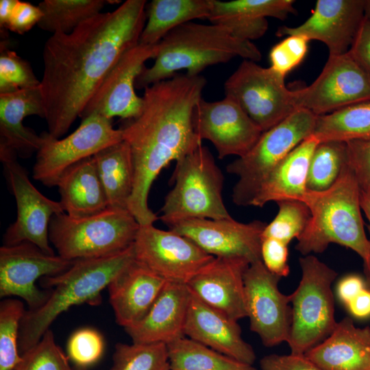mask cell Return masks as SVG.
<instances>
[{"instance_id": "obj_10", "label": "cell", "mask_w": 370, "mask_h": 370, "mask_svg": "<svg viewBox=\"0 0 370 370\" xmlns=\"http://www.w3.org/2000/svg\"><path fill=\"white\" fill-rule=\"evenodd\" d=\"M272 68L244 60L224 84L225 97L236 101L262 132L293 113V90Z\"/></svg>"}, {"instance_id": "obj_44", "label": "cell", "mask_w": 370, "mask_h": 370, "mask_svg": "<svg viewBox=\"0 0 370 370\" xmlns=\"http://www.w3.org/2000/svg\"><path fill=\"white\" fill-rule=\"evenodd\" d=\"M288 245L272 238H262L261 260L272 273L282 278L289 274Z\"/></svg>"}, {"instance_id": "obj_27", "label": "cell", "mask_w": 370, "mask_h": 370, "mask_svg": "<svg viewBox=\"0 0 370 370\" xmlns=\"http://www.w3.org/2000/svg\"><path fill=\"white\" fill-rule=\"evenodd\" d=\"M305 355L323 370H370V327H356L346 317Z\"/></svg>"}, {"instance_id": "obj_19", "label": "cell", "mask_w": 370, "mask_h": 370, "mask_svg": "<svg viewBox=\"0 0 370 370\" xmlns=\"http://www.w3.org/2000/svg\"><path fill=\"white\" fill-rule=\"evenodd\" d=\"M267 223H242L232 217L190 219L169 225V230L191 240L214 257L242 258L250 264L261 260L262 234Z\"/></svg>"}, {"instance_id": "obj_31", "label": "cell", "mask_w": 370, "mask_h": 370, "mask_svg": "<svg viewBox=\"0 0 370 370\" xmlns=\"http://www.w3.org/2000/svg\"><path fill=\"white\" fill-rule=\"evenodd\" d=\"M214 0H153L139 44L156 45L171 30L197 18H208Z\"/></svg>"}, {"instance_id": "obj_52", "label": "cell", "mask_w": 370, "mask_h": 370, "mask_svg": "<svg viewBox=\"0 0 370 370\" xmlns=\"http://www.w3.org/2000/svg\"><path fill=\"white\" fill-rule=\"evenodd\" d=\"M365 17L370 21V0H365Z\"/></svg>"}, {"instance_id": "obj_38", "label": "cell", "mask_w": 370, "mask_h": 370, "mask_svg": "<svg viewBox=\"0 0 370 370\" xmlns=\"http://www.w3.org/2000/svg\"><path fill=\"white\" fill-rule=\"evenodd\" d=\"M277 204L278 212L267 224L262 238H272L288 245L304 231L310 219V211L304 202L299 200H282Z\"/></svg>"}, {"instance_id": "obj_35", "label": "cell", "mask_w": 370, "mask_h": 370, "mask_svg": "<svg viewBox=\"0 0 370 370\" xmlns=\"http://www.w3.org/2000/svg\"><path fill=\"white\" fill-rule=\"evenodd\" d=\"M345 143L329 141L319 143L310 160L307 188L321 191L330 188L337 180L347 162Z\"/></svg>"}, {"instance_id": "obj_20", "label": "cell", "mask_w": 370, "mask_h": 370, "mask_svg": "<svg viewBox=\"0 0 370 370\" xmlns=\"http://www.w3.org/2000/svg\"><path fill=\"white\" fill-rule=\"evenodd\" d=\"M365 17V0H318L311 16L295 27H280L276 35H299L328 47L329 56L347 53Z\"/></svg>"}, {"instance_id": "obj_51", "label": "cell", "mask_w": 370, "mask_h": 370, "mask_svg": "<svg viewBox=\"0 0 370 370\" xmlns=\"http://www.w3.org/2000/svg\"><path fill=\"white\" fill-rule=\"evenodd\" d=\"M360 204L362 210L368 221V230L370 234V194L361 191ZM367 284L370 290V273L367 275Z\"/></svg>"}, {"instance_id": "obj_11", "label": "cell", "mask_w": 370, "mask_h": 370, "mask_svg": "<svg viewBox=\"0 0 370 370\" xmlns=\"http://www.w3.org/2000/svg\"><path fill=\"white\" fill-rule=\"evenodd\" d=\"M40 136L33 178L48 187L56 186L61 175L73 165L123 140L122 130L115 129L112 119L99 114L82 119L79 126L62 139L48 132Z\"/></svg>"}, {"instance_id": "obj_29", "label": "cell", "mask_w": 370, "mask_h": 370, "mask_svg": "<svg viewBox=\"0 0 370 370\" xmlns=\"http://www.w3.org/2000/svg\"><path fill=\"white\" fill-rule=\"evenodd\" d=\"M56 186L64 212L70 217H88L108 207L93 156L65 171Z\"/></svg>"}, {"instance_id": "obj_47", "label": "cell", "mask_w": 370, "mask_h": 370, "mask_svg": "<svg viewBox=\"0 0 370 370\" xmlns=\"http://www.w3.org/2000/svg\"><path fill=\"white\" fill-rule=\"evenodd\" d=\"M349 52L370 75V21L364 17Z\"/></svg>"}, {"instance_id": "obj_4", "label": "cell", "mask_w": 370, "mask_h": 370, "mask_svg": "<svg viewBox=\"0 0 370 370\" xmlns=\"http://www.w3.org/2000/svg\"><path fill=\"white\" fill-rule=\"evenodd\" d=\"M135 259L133 244L112 256L75 260L64 272L42 278L40 285L50 295L41 307L25 311L19 328L20 355L36 345L53 321L71 306L99 305L101 291Z\"/></svg>"}, {"instance_id": "obj_3", "label": "cell", "mask_w": 370, "mask_h": 370, "mask_svg": "<svg viewBox=\"0 0 370 370\" xmlns=\"http://www.w3.org/2000/svg\"><path fill=\"white\" fill-rule=\"evenodd\" d=\"M361 190L347 160L336 182L321 191L308 190L302 201L310 219L297 238L295 249L303 256L323 252L331 243L351 249L370 273V240L364 227Z\"/></svg>"}, {"instance_id": "obj_39", "label": "cell", "mask_w": 370, "mask_h": 370, "mask_svg": "<svg viewBox=\"0 0 370 370\" xmlns=\"http://www.w3.org/2000/svg\"><path fill=\"white\" fill-rule=\"evenodd\" d=\"M40 84L29 63L1 42L0 94L35 88Z\"/></svg>"}, {"instance_id": "obj_42", "label": "cell", "mask_w": 370, "mask_h": 370, "mask_svg": "<svg viewBox=\"0 0 370 370\" xmlns=\"http://www.w3.org/2000/svg\"><path fill=\"white\" fill-rule=\"evenodd\" d=\"M308 42L306 38L299 35L287 36L271 49L269 55L270 67L286 77L305 58Z\"/></svg>"}, {"instance_id": "obj_30", "label": "cell", "mask_w": 370, "mask_h": 370, "mask_svg": "<svg viewBox=\"0 0 370 370\" xmlns=\"http://www.w3.org/2000/svg\"><path fill=\"white\" fill-rule=\"evenodd\" d=\"M93 158L108 207L127 210L134 180L129 145L122 140L101 149Z\"/></svg>"}, {"instance_id": "obj_45", "label": "cell", "mask_w": 370, "mask_h": 370, "mask_svg": "<svg viewBox=\"0 0 370 370\" xmlns=\"http://www.w3.org/2000/svg\"><path fill=\"white\" fill-rule=\"evenodd\" d=\"M261 370H323L305 354H269L260 360Z\"/></svg>"}, {"instance_id": "obj_26", "label": "cell", "mask_w": 370, "mask_h": 370, "mask_svg": "<svg viewBox=\"0 0 370 370\" xmlns=\"http://www.w3.org/2000/svg\"><path fill=\"white\" fill-rule=\"evenodd\" d=\"M293 0H214L208 18L227 27L235 37L251 41L261 38L268 29L267 17L284 20L295 14Z\"/></svg>"}, {"instance_id": "obj_18", "label": "cell", "mask_w": 370, "mask_h": 370, "mask_svg": "<svg viewBox=\"0 0 370 370\" xmlns=\"http://www.w3.org/2000/svg\"><path fill=\"white\" fill-rule=\"evenodd\" d=\"M193 125L201 140L212 143L220 159L245 156L262 133L240 106L228 97L215 101L201 98L194 109Z\"/></svg>"}, {"instance_id": "obj_36", "label": "cell", "mask_w": 370, "mask_h": 370, "mask_svg": "<svg viewBox=\"0 0 370 370\" xmlns=\"http://www.w3.org/2000/svg\"><path fill=\"white\" fill-rule=\"evenodd\" d=\"M110 370H170L166 344L119 343Z\"/></svg>"}, {"instance_id": "obj_21", "label": "cell", "mask_w": 370, "mask_h": 370, "mask_svg": "<svg viewBox=\"0 0 370 370\" xmlns=\"http://www.w3.org/2000/svg\"><path fill=\"white\" fill-rule=\"evenodd\" d=\"M249 264L242 258L214 257L186 285L202 301L238 321L247 317L244 275Z\"/></svg>"}, {"instance_id": "obj_14", "label": "cell", "mask_w": 370, "mask_h": 370, "mask_svg": "<svg viewBox=\"0 0 370 370\" xmlns=\"http://www.w3.org/2000/svg\"><path fill=\"white\" fill-rule=\"evenodd\" d=\"M134 249L136 260L166 282L184 284L214 258L186 236L153 224L140 225Z\"/></svg>"}, {"instance_id": "obj_7", "label": "cell", "mask_w": 370, "mask_h": 370, "mask_svg": "<svg viewBox=\"0 0 370 370\" xmlns=\"http://www.w3.org/2000/svg\"><path fill=\"white\" fill-rule=\"evenodd\" d=\"M172 180L160 217L168 226L190 219L232 218L223 199V174L207 147L201 145L176 161Z\"/></svg>"}, {"instance_id": "obj_25", "label": "cell", "mask_w": 370, "mask_h": 370, "mask_svg": "<svg viewBox=\"0 0 370 370\" xmlns=\"http://www.w3.org/2000/svg\"><path fill=\"white\" fill-rule=\"evenodd\" d=\"M190 299L186 284L166 282L146 315L124 330L132 343L167 344L182 338Z\"/></svg>"}, {"instance_id": "obj_1", "label": "cell", "mask_w": 370, "mask_h": 370, "mask_svg": "<svg viewBox=\"0 0 370 370\" xmlns=\"http://www.w3.org/2000/svg\"><path fill=\"white\" fill-rule=\"evenodd\" d=\"M145 8V0H127L47 39L40 88L51 136L60 138L68 132L121 57L138 44Z\"/></svg>"}, {"instance_id": "obj_23", "label": "cell", "mask_w": 370, "mask_h": 370, "mask_svg": "<svg viewBox=\"0 0 370 370\" xmlns=\"http://www.w3.org/2000/svg\"><path fill=\"white\" fill-rule=\"evenodd\" d=\"M30 115L45 118L40 86L0 94V159L30 157L37 152L40 136L23 124Z\"/></svg>"}, {"instance_id": "obj_33", "label": "cell", "mask_w": 370, "mask_h": 370, "mask_svg": "<svg viewBox=\"0 0 370 370\" xmlns=\"http://www.w3.org/2000/svg\"><path fill=\"white\" fill-rule=\"evenodd\" d=\"M170 370H256L184 336L166 344Z\"/></svg>"}, {"instance_id": "obj_37", "label": "cell", "mask_w": 370, "mask_h": 370, "mask_svg": "<svg viewBox=\"0 0 370 370\" xmlns=\"http://www.w3.org/2000/svg\"><path fill=\"white\" fill-rule=\"evenodd\" d=\"M25 311L18 299H6L0 304V370H16L21 362L19 328Z\"/></svg>"}, {"instance_id": "obj_43", "label": "cell", "mask_w": 370, "mask_h": 370, "mask_svg": "<svg viewBox=\"0 0 370 370\" xmlns=\"http://www.w3.org/2000/svg\"><path fill=\"white\" fill-rule=\"evenodd\" d=\"M347 145V164L361 191L370 194V138L352 140Z\"/></svg>"}, {"instance_id": "obj_50", "label": "cell", "mask_w": 370, "mask_h": 370, "mask_svg": "<svg viewBox=\"0 0 370 370\" xmlns=\"http://www.w3.org/2000/svg\"><path fill=\"white\" fill-rule=\"evenodd\" d=\"M18 0L0 1V27L1 29H7L10 16Z\"/></svg>"}, {"instance_id": "obj_40", "label": "cell", "mask_w": 370, "mask_h": 370, "mask_svg": "<svg viewBox=\"0 0 370 370\" xmlns=\"http://www.w3.org/2000/svg\"><path fill=\"white\" fill-rule=\"evenodd\" d=\"M68 359L49 329L36 345L21 355L16 370H73Z\"/></svg>"}, {"instance_id": "obj_6", "label": "cell", "mask_w": 370, "mask_h": 370, "mask_svg": "<svg viewBox=\"0 0 370 370\" xmlns=\"http://www.w3.org/2000/svg\"><path fill=\"white\" fill-rule=\"evenodd\" d=\"M140 225L127 210L108 207L97 214L75 218L65 212L52 217L49 241L58 256L69 260L112 256L132 246Z\"/></svg>"}, {"instance_id": "obj_49", "label": "cell", "mask_w": 370, "mask_h": 370, "mask_svg": "<svg viewBox=\"0 0 370 370\" xmlns=\"http://www.w3.org/2000/svg\"><path fill=\"white\" fill-rule=\"evenodd\" d=\"M346 307L350 313L357 318H367L370 316V290L363 288Z\"/></svg>"}, {"instance_id": "obj_9", "label": "cell", "mask_w": 370, "mask_h": 370, "mask_svg": "<svg viewBox=\"0 0 370 370\" xmlns=\"http://www.w3.org/2000/svg\"><path fill=\"white\" fill-rule=\"evenodd\" d=\"M317 116L297 108L271 129L262 133L254 146L226 166L238 177L232 189V201L249 206L271 172L303 140L312 135Z\"/></svg>"}, {"instance_id": "obj_48", "label": "cell", "mask_w": 370, "mask_h": 370, "mask_svg": "<svg viewBox=\"0 0 370 370\" xmlns=\"http://www.w3.org/2000/svg\"><path fill=\"white\" fill-rule=\"evenodd\" d=\"M365 288L364 282L356 275H349L338 283L337 293L340 300L346 306Z\"/></svg>"}, {"instance_id": "obj_15", "label": "cell", "mask_w": 370, "mask_h": 370, "mask_svg": "<svg viewBox=\"0 0 370 370\" xmlns=\"http://www.w3.org/2000/svg\"><path fill=\"white\" fill-rule=\"evenodd\" d=\"M280 279L271 273L262 260L250 264L244 275L245 308L250 330L269 347L287 343L291 330V296L280 291Z\"/></svg>"}, {"instance_id": "obj_16", "label": "cell", "mask_w": 370, "mask_h": 370, "mask_svg": "<svg viewBox=\"0 0 370 370\" xmlns=\"http://www.w3.org/2000/svg\"><path fill=\"white\" fill-rule=\"evenodd\" d=\"M75 260L45 253L36 245L23 242L0 248V297L17 296L36 310L47 300L50 290H40L36 281L69 269Z\"/></svg>"}, {"instance_id": "obj_13", "label": "cell", "mask_w": 370, "mask_h": 370, "mask_svg": "<svg viewBox=\"0 0 370 370\" xmlns=\"http://www.w3.org/2000/svg\"><path fill=\"white\" fill-rule=\"evenodd\" d=\"M9 189L16 204V221L7 228L3 245L29 242L47 254L54 255L49 245L50 221L55 215L64 212L60 201L42 195L31 182L28 173L17 158L1 162Z\"/></svg>"}, {"instance_id": "obj_28", "label": "cell", "mask_w": 370, "mask_h": 370, "mask_svg": "<svg viewBox=\"0 0 370 370\" xmlns=\"http://www.w3.org/2000/svg\"><path fill=\"white\" fill-rule=\"evenodd\" d=\"M319 144L310 135L298 145L266 178L251 206L262 207L270 201L288 199L302 201L308 190L310 160Z\"/></svg>"}, {"instance_id": "obj_12", "label": "cell", "mask_w": 370, "mask_h": 370, "mask_svg": "<svg viewBox=\"0 0 370 370\" xmlns=\"http://www.w3.org/2000/svg\"><path fill=\"white\" fill-rule=\"evenodd\" d=\"M295 108L317 116L370 100V75L349 51L329 56L319 75L309 86L293 90Z\"/></svg>"}, {"instance_id": "obj_34", "label": "cell", "mask_w": 370, "mask_h": 370, "mask_svg": "<svg viewBox=\"0 0 370 370\" xmlns=\"http://www.w3.org/2000/svg\"><path fill=\"white\" fill-rule=\"evenodd\" d=\"M108 2L103 0H45L38 5L42 16L37 25L52 34L70 33L83 22L101 13Z\"/></svg>"}, {"instance_id": "obj_17", "label": "cell", "mask_w": 370, "mask_h": 370, "mask_svg": "<svg viewBox=\"0 0 370 370\" xmlns=\"http://www.w3.org/2000/svg\"><path fill=\"white\" fill-rule=\"evenodd\" d=\"M158 43L138 44L127 51L103 79L79 118L99 114L112 119L137 118L143 108V99L135 92L136 79L145 68V62L155 58Z\"/></svg>"}, {"instance_id": "obj_8", "label": "cell", "mask_w": 370, "mask_h": 370, "mask_svg": "<svg viewBox=\"0 0 370 370\" xmlns=\"http://www.w3.org/2000/svg\"><path fill=\"white\" fill-rule=\"evenodd\" d=\"M301 277L290 294L292 321L287 343L291 353L305 354L334 330V299L332 284L337 272L312 255L301 257Z\"/></svg>"}, {"instance_id": "obj_22", "label": "cell", "mask_w": 370, "mask_h": 370, "mask_svg": "<svg viewBox=\"0 0 370 370\" xmlns=\"http://www.w3.org/2000/svg\"><path fill=\"white\" fill-rule=\"evenodd\" d=\"M184 334L239 362L253 365L256 354L235 321L190 292Z\"/></svg>"}, {"instance_id": "obj_32", "label": "cell", "mask_w": 370, "mask_h": 370, "mask_svg": "<svg viewBox=\"0 0 370 370\" xmlns=\"http://www.w3.org/2000/svg\"><path fill=\"white\" fill-rule=\"evenodd\" d=\"M312 135L319 143L370 138V100L317 116Z\"/></svg>"}, {"instance_id": "obj_5", "label": "cell", "mask_w": 370, "mask_h": 370, "mask_svg": "<svg viewBox=\"0 0 370 370\" xmlns=\"http://www.w3.org/2000/svg\"><path fill=\"white\" fill-rule=\"evenodd\" d=\"M236 57L257 62L262 54L251 41L235 37L225 26L188 22L169 32L160 40L153 64L143 69L136 79L135 87L145 89L182 70L190 76L199 75L206 67L225 63Z\"/></svg>"}, {"instance_id": "obj_2", "label": "cell", "mask_w": 370, "mask_h": 370, "mask_svg": "<svg viewBox=\"0 0 370 370\" xmlns=\"http://www.w3.org/2000/svg\"><path fill=\"white\" fill-rule=\"evenodd\" d=\"M206 85L201 75L175 76L145 88L143 108L124 127L134 180L127 210L140 225L158 219L149 208L151 187L160 171L202 145L193 125V114Z\"/></svg>"}, {"instance_id": "obj_46", "label": "cell", "mask_w": 370, "mask_h": 370, "mask_svg": "<svg viewBox=\"0 0 370 370\" xmlns=\"http://www.w3.org/2000/svg\"><path fill=\"white\" fill-rule=\"evenodd\" d=\"M42 16L38 6L30 3L17 1L10 16L7 29L18 34L29 31L36 24L38 25Z\"/></svg>"}, {"instance_id": "obj_41", "label": "cell", "mask_w": 370, "mask_h": 370, "mask_svg": "<svg viewBox=\"0 0 370 370\" xmlns=\"http://www.w3.org/2000/svg\"><path fill=\"white\" fill-rule=\"evenodd\" d=\"M104 343L96 330L84 328L75 331L67 343V356L76 365L86 367L96 363L102 356Z\"/></svg>"}, {"instance_id": "obj_24", "label": "cell", "mask_w": 370, "mask_h": 370, "mask_svg": "<svg viewBox=\"0 0 370 370\" xmlns=\"http://www.w3.org/2000/svg\"><path fill=\"white\" fill-rule=\"evenodd\" d=\"M166 281L136 259L108 285L116 323L124 329L147 313Z\"/></svg>"}]
</instances>
